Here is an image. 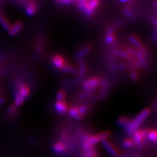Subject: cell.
I'll use <instances>...</instances> for the list:
<instances>
[{
    "instance_id": "20",
    "label": "cell",
    "mask_w": 157,
    "mask_h": 157,
    "mask_svg": "<svg viewBox=\"0 0 157 157\" xmlns=\"http://www.w3.org/2000/svg\"><path fill=\"white\" fill-rule=\"evenodd\" d=\"M131 119L129 117L126 116H122L120 117L117 120V123L120 126H122L126 128L129 125L131 122Z\"/></svg>"
},
{
    "instance_id": "15",
    "label": "cell",
    "mask_w": 157,
    "mask_h": 157,
    "mask_svg": "<svg viewBox=\"0 0 157 157\" xmlns=\"http://www.w3.org/2000/svg\"><path fill=\"white\" fill-rule=\"evenodd\" d=\"M129 41L136 48H137V49L140 48L141 47H143L144 45L142 42L141 41V40L140 39V38L137 37L135 34H131V35L129 36Z\"/></svg>"
},
{
    "instance_id": "2",
    "label": "cell",
    "mask_w": 157,
    "mask_h": 157,
    "mask_svg": "<svg viewBox=\"0 0 157 157\" xmlns=\"http://www.w3.org/2000/svg\"><path fill=\"white\" fill-rule=\"evenodd\" d=\"M111 133L109 131H104L95 135L89 136L88 138L81 142L82 148L83 150H86L94 147L98 142L107 140V137L110 136Z\"/></svg>"
},
{
    "instance_id": "17",
    "label": "cell",
    "mask_w": 157,
    "mask_h": 157,
    "mask_svg": "<svg viewBox=\"0 0 157 157\" xmlns=\"http://www.w3.org/2000/svg\"><path fill=\"white\" fill-rule=\"evenodd\" d=\"M0 25L2 26L5 30L7 31H9V29L12 25L6 17L1 13H0Z\"/></svg>"
},
{
    "instance_id": "11",
    "label": "cell",
    "mask_w": 157,
    "mask_h": 157,
    "mask_svg": "<svg viewBox=\"0 0 157 157\" xmlns=\"http://www.w3.org/2000/svg\"><path fill=\"white\" fill-rule=\"evenodd\" d=\"M69 105L65 101H56L55 104V109L57 113L62 115L66 113L69 109Z\"/></svg>"
},
{
    "instance_id": "18",
    "label": "cell",
    "mask_w": 157,
    "mask_h": 157,
    "mask_svg": "<svg viewBox=\"0 0 157 157\" xmlns=\"http://www.w3.org/2000/svg\"><path fill=\"white\" fill-rule=\"evenodd\" d=\"M61 70L64 73H71V74H76L78 73L77 69L73 67L70 63H68L67 62L65 63V65L61 69Z\"/></svg>"
},
{
    "instance_id": "39",
    "label": "cell",
    "mask_w": 157,
    "mask_h": 157,
    "mask_svg": "<svg viewBox=\"0 0 157 157\" xmlns=\"http://www.w3.org/2000/svg\"><path fill=\"white\" fill-rule=\"evenodd\" d=\"M119 1H121V2H126L128 1V0H119Z\"/></svg>"
},
{
    "instance_id": "42",
    "label": "cell",
    "mask_w": 157,
    "mask_h": 157,
    "mask_svg": "<svg viewBox=\"0 0 157 157\" xmlns=\"http://www.w3.org/2000/svg\"><path fill=\"white\" fill-rule=\"evenodd\" d=\"M56 1H57V2H59V0H56Z\"/></svg>"
},
{
    "instance_id": "38",
    "label": "cell",
    "mask_w": 157,
    "mask_h": 157,
    "mask_svg": "<svg viewBox=\"0 0 157 157\" xmlns=\"http://www.w3.org/2000/svg\"><path fill=\"white\" fill-rule=\"evenodd\" d=\"M153 107H154L155 108H157V100L154 102V104H153Z\"/></svg>"
},
{
    "instance_id": "4",
    "label": "cell",
    "mask_w": 157,
    "mask_h": 157,
    "mask_svg": "<svg viewBox=\"0 0 157 157\" xmlns=\"http://www.w3.org/2000/svg\"><path fill=\"white\" fill-rule=\"evenodd\" d=\"M101 79L98 77H91L88 78L83 81L82 84V87L84 90H90V89H96V88L99 86L100 84Z\"/></svg>"
},
{
    "instance_id": "10",
    "label": "cell",
    "mask_w": 157,
    "mask_h": 157,
    "mask_svg": "<svg viewBox=\"0 0 157 157\" xmlns=\"http://www.w3.org/2000/svg\"><path fill=\"white\" fill-rule=\"evenodd\" d=\"M23 27H24V23L22 21H19L16 22L15 23L13 24V25H11V28H10V29H9L8 31L9 36L11 37L17 36V34L22 30Z\"/></svg>"
},
{
    "instance_id": "36",
    "label": "cell",
    "mask_w": 157,
    "mask_h": 157,
    "mask_svg": "<svg viewBox=\"0 0 157 157\" xmlns=\"http://www.w3.org/2000/svg\"><path fill=\"white\" fill-rule=\"evenodd\" d=\"M4 101H5L4 98L3 97H2V96H0V105L3 104V103H4Z\"/></svg>"
},
{
    "instance_id": "24",
    "label": "cell",
    "mask_w": 157,
    "mask_h": 157,
    "mask_svg": "<svg viewBox=\"0 0 157 157\" xmlns=\"http://www.w3.org/2000/svg\"><path fill=\"white\" fill-rule=\"evenodd\" d=\"M104 41L108 45H111L116 41V36L115 33L111 34H105V37L104 38Z\"/></svg>"
},
{
    "instance_id": "34",
    "label": "cell",
    "mask_w": 157,
    "mask_h": 157,
    "mask_svg": "<svg viewBox=\"0 0 157 157\" xmlns=\"http://www.w3.org/2000/svg\"><path fill=\"white\" fill-rule=\"evenodd\" d=\"M153 39L154 41H157V26H155L154 33H153Z\"/></svg>"
},
{
    "instance_id": "31",
    "label": "cell",
    "mask_w": 157,
    "mask_h": 157,
    "mask_svg": "<svg viewBox=\"0 0 157 157\" xmlns=\"http://www.w3.org/2000/svg\"><path fill=\"white\" fill-rule=\"evenodd\" d=\"M123 13L125 15L130 18H132L134 17V13L132 11V9L129 7H125L123 8Z\"/></svg>"
},
{
    "instance_id": "40",
    "label": "cell",
    "mask_w": 157,
    "mask_h": 157,
    "mask_svg": "<svg viewBox=\"0 0 157 157\" xmlns=\"http://www.w3.org/2000/svg\"><path fill=\"white\" fill-rule=\"evenodd\" d=\"M133 157H141V156H140V155H134Z\"/></svg>"
},
{
    "instance_id": "9",
    "label": "cell",
    "mask_w": 157,
    "mask_h": 157,
    "mask_svg": "<svg viewBox=\"0 0 157 157\" xmlns=\"http://www.w3.org/2000/svg\"><path fill=\"white\" fill-rule=\"evenodd\" d=\"M68 147L62 141H57L52 146V151L54 153L58 155H62L67 151Z\"/></svg>"
},
{
    "instance_id": "21",
    "label": "cell",
    "mask_w": 157,
    "mask_h": 157,
    "mask_svg": "<svg viewBox=\"0 0 157 157\" xmlns=\"http://www.w3.org/2000/svg\"><path fill=\"white\" fill-rule=\"evenodd\" d=\"M129 72H130V78L132 81L136 82L139 80L140 75H139L138 72H137L136 70V68H135L130 64L129 65Z\"/></svg>"
},
{
    "instance_id": "33",
    "label": "cell",
    "mask_w": 157,
    "mask_h": 157,
    "mask_svg": "<svg viewBox=\"0 0 157 157\" xmlns=\"http://www.w3.org/2000/svg\"><path fill=\"white\" fill-rule=\"evenodd\" d=\"M73 2H74V0H59L58 3L62 5H65V6H67V5L71 4Z\"/></svg>"
},
{
    "instance_id": "41",
    "label": "cell",
    "mask_w": 157,
    "mask_h": 157,
    "mask_svg": "<svg viewBox=\"0 0 157 157\" xmlns=\"http://www.w3.org/2000/svg\"><path fill=\"white\" fill-rule=\"evenodd\" d=\"M154 143L155 144H157V138H156V140L155 141V142H154Z\"/></svg>"
},
{
    "instance_id": "8",
    "label": "cell",
    "mask_w": 157,
    "mask_h": 157,
    "mask_svg": "<svg viewBox=\"0 0 157 157\" xmlns=\"http://www.w3.org/2000/svg\"><path fill=\"white\" fill-rule=\"evenodd\" d=\"M77 7L78 9L87 17H92L94 15L95 11H94L88 5V2H82V3H78Z\"/></svg>"
},
{
    "instance_id": "12",
    "label": "cell",
    "mask_w": 157,
    "mask_h": 157,
    "mask_svg": "<svg viewBox=\"0 0 157 157\" xmlns=\"http://www.w3.org/2000/svg\"><path fill=\"white\" fill-rule=\"evenodd\" d=\"M67 112L70 117L74 118V119L77 120H81L85 117L84 115H82V114L80 113L79 109H78V107L77 105H73L69 107Z\"/></svg>"
},
{
    "instance_id": "32",
    "label": "cell",
    "mask_w": 157,
    "mask_h": 157,
    "mask_svg": "<svg viewBox=\"0 0 157 157\" xmlns=\"http://www.w3.org/2000/svg\"><path fill=\"white\" fill-rule=\"evenodd\" d=\"M43 42L42 41H39L37 42V46H36V49L38 52H41L43 51Z\"/></svg>"
},
{
    "instance_id": "22",
    "label": "cell",
    "mask_w": 157,
    "mask_h": 157,
    "mask_svg": "<svg viewBox=\"0 0 157 157\" xmlns=\"http://www.w3.org/2000/svg\"><path fill=\"white\" fill-rule=\"evenodd\" d=\"M78 73L79 74L80 77H82L83 76H85L86 71V66L85 62L82 60L79 61V63H78Z\"/></svg>"
},
{
    "instance_id": "30",
    "label": "cell",
    "mask_w": 157,
    "mask_h": 157,
    "mask_svg": "<svg viewBox=\"0 0 157 157\" xmlns=\"http://www.w3.org/2000/svg\"><path fill=\"white\" fill-rule=\"evenodd\" d=\"M89 6L94 10L96 11V9L100 6V0H90V1L88 2Z\"/></svg>"
},
{
    "instance_id": "16",
    "label": "cell",
    "mask_w": 157,
    "mask_h": 157,
    "mask_svg": "<svg viewBox=\"0 0 157 157\" xmlns=\"http://www.w3.org/2000/svg\"><path fill=\"white\" fill-rule=\"evenodd\" d=\"M80 157H98V151L94 147L84 150Z\"/></svg>"
},
{
    "instance_id": "6",
    "label": "cell",
    "mask_w": 157,
    "mask_h": 157,
    "mask_svg": "<svg viewBox=\"0 0 157 157\" xmlns=\"http://www.w3.org/2000/svg\"><path fill=\"white\" fill-rule=\"evenodd\" d=\"M51 62L54 66L60 70L66 63L65 58H63L62 55H59V54H56V55H55L52 56Z\"/></svg>"
},
{
    "instance_id": "28",
    "label": "cell",
    "mask_w": 157,
    "mask_h": 157,
    "mask_svg": "<svg viewBox=\"0 0 157 157\" xmlns=\"http://www.w3.org/2000/svg\"><path fill=\"white\" fill-rule=\"evenodd\" d=\"M66 96V92L63 89H60L56 94L57 101H64L65 98Z\"/></svg>"
},
{
    "instance_id": "7",
    "label": "cell",
    "mask_w": 157,
    "mask_h": 157,
    "mask_svg": "<svg viewBox=\"0 0 157 157\" xmlns=\"http://www.w3.org/2000/svg\"><path fill=\"white\" fill-rule=\"evenodd\" d=\"M16 90L18 92L19 94L24 98V99H26V98H28L29 96V95H30V89H29V86L27 85L24 84V83L18 82L16 85Z\"/></svg>"
},
{
    "instance_id": "26",
    "label": "cell",
    "mask_w": 157,
    "mask_h": 157,
    "mask_svg": "<svg viewBox=\"0 0 157 157\" xmlns=\"http://www.w3.org/2000/svg\"><path fill=\"white\" fill-rule=\"evenodd\" d=\"M17 111H18V107H17L15 105H14V103H13V104L8 108L7 114L10 117H13L16 115Z\"/></svg>"
},
{
    "instance_id": "35",
    "label": "cell",
    "mask_w": 157,
    "mask_h": 157,
    "mask_svg": "<svg viewBox=\"0 0 157 157\" xmlns=\"http://www.w3.org/2000/svg\"><path fill=\"white\" fill-rule=\"evenodd\" d=\"M90 1V0H74V2H76L77 3H82V2H86Z\"/></svg>"
},
{
    "instance_id": "13",
    "label": "cell",
    "mask_w": 157,
    "mask_h": 157,
    "mask_svg": "<svg viewBox=\"0 0 157 157\" xmlns=\"http://www.w3.org/2000/svg\"><path fill=\"white\" fill-rule=\"evenodd\" d=\"M37 11V5L33 2H29L25 7V13L28 17H33Z\"/></svg>"
},
{
    "instance_id": "14",
    "label": "cell",
    "mask_w": 157,
    "mask_h": 157,
    "mask_svg": "<svg viewBox=\"0 0 157 157\" xmlns=\"http://www.w3.org/2000/svg\"><path fill=\"white\" fill-rule=\"evenodd\" d=\"M90 50H91V47L88 45L82 47L80 50L77 52L76 58L77 60H78V61L82 60V58L90 51Z\"/></svg>"
},
{
    "instance_id": "27",
    "label": "cell",
    "mask_w": 157,
    "mask_h": 157,
    "mask_svg": "<svg viewBox=\"0 0 157 157\" xmlns=\"http://www.w3.org/2000/svg\"><path fill=\"white\" fill-rule=\"evenodd\" d=\"M96 89H90V90H85L83 92H81L78 96V98L79 99H84V98L88 97L90 94H92L95 91Z\"/></svg>"
},
{
    "instance_id": "5",
    "label": "cell",
    "mask_w": 157,
    "mask_h": 157,
    "mask_svg": "<svg viewBox=\"0 0 157 157\" xmlns=\"http://www.w3.org/2000/svg\"><path fill=\"white\" fill-rule=\"evenodd\" d=\"M102 145L104 146L105 149L113 157H118L121 154L119 151L117 150L116 147L112 144L110 141L107 140H104L101 141Z\"/></svg>"
},
{
    "instance_id": "1",
    "label": "cell",
    "mask_w": 157,
    "mask_h": 157,
    "mask_svg": "<svg viewBox=\"0 0 157 157\" xmlns=\"http://www.w3.org/2000/svg\"><path fill=\"white\" fill-rule=\"evenodd\" d=\"M151 112V109L150 108H145L144 110H142L134 119H132L129 125L125 128L127 134L132 136L136 130H138L140 125L149 116Z\"/></svg>"
},
{
    "instance_id": "29",
    "label": "cell",
    "mask_w": 157,
    "mask_h": 157,
    "mask_svg": "<svg viewBox=\"0 0 157 157\" xmlns=\"http://www.w3.org/2000/svg\"><path fill=\"white\" fill-rule=\"evenodd\" d=\"M78 107V109H79L80 113L85 117L88 111H89V106L86 104H82Z\"/></svg>"
},
{
    "instance_id": "25",
    "label": "cell",
    "mask_w": 157,
    "mask_h": 157,
    "mask_svg": "<svg viewBox=\"0 0 157 157\" xmlns=\"http://www.w3.org/2000/svg\"><path fill=\"white\" fill-rule=\"evenodd\" d=\"M122 145L125 148H131V147H133L135 146V142L133 140V138H131V137H128L126 138L123 142H122Z\"/></svg>"
},
{
    "instance_id": "23",
    "label": "cell",
    "mask_w": 157,
    "mask_h": 157,
    "mask_svg": "<svg viewBox=\"0 0 157 157\" xmlns=\"http://www.w3.org/2000/svg\"><path fill=\"white\" fill-rule=\"evenodd\" d=\"M157 138V130H149L148 134L147 135V141L155 142Z\"/></svg>"
},
{
    "instance_id": "37",
    "label": "cell",
    "mask_w": 157,
    "mask_h": 157,
    "mask_svg": "<svg viewBox=\"0 0 157 157\" xmlns=\"http://www.w3.org/2000/svg\"><path fill=\"white\" fill-rule=\"evenodd\" d=\"M153 6L155 8L157 9V0H155V1L153 2Z\"/></svg>"
},
{
    "instance_id": "19",
    "label": "cell",
    "mask_w": 157,
    "mask_h": 157,
    "mask_svg": "<svg viewBox=\"0 0 157 157\" xmlns=\"http://www.w3.org/2000/svg\"><path fill=\"white\" fill-rule=\"evenodd\" d=\"M25 99L19 94L18 92L16 90L14 92V104L17 107L21 106L24 102Z\"/></svg>"
},
{
    "instance_id": "3",
    "label": "cell",
    "mask_w": 157,
    "mask_h": 157,
    "mask_svg": "<svg viewBox=\"0 0 157 157\" xmlns=\"http://www.w3.org/2000/svg\"><path fill=\"white\" fill-rule=\"evenodd\" d=\"M149 129L145 130H136L133 136V140L135 142V145L137 147H143L145 142L147 141V135L148 134Z\"/></svg>"
}]
</instances>
